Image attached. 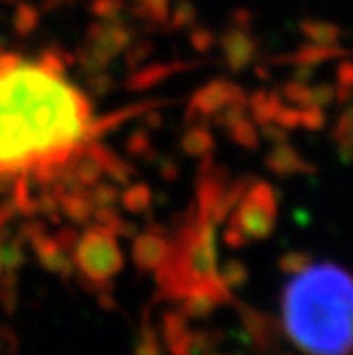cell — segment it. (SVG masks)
I'll return each mask as SVG.
<instances>
[{
    "mask_svg": "<svg viewBox=\"0 0 353 355\" xmlns=\"http://www.w3.org/2000/svg\"><path fill=\"white\" fill-rule=\"evenodd\" d=\"M87 96L35 60L0 51V181L47 177L94 139Z\"/></svg>",
    "mask_w": 353,
    "mask_h": 355,
    "instance_id": "6da1fadb",
    "label": "cell"
},
{
    "mask_svg": "<svg viewBox=\"0 0 353 355\" xmlns=\"http://www.w3.org/2000/svg\"><path fill=\"white\" fill-rule=\"evenodd\" d=\"M221 49H223V55H226V60L232 69L245 67L253 55V45H251L249 37H245L243 32H236V30L228 32V35L223 37Z\"/></svg>",
    "mask_w": 353,
    "mask_h": 355,
    "instance_id": "52a82bcc",
    "label": "cell"
},
{
    "mask_svg": "<svg viewBox=\"0 0 353 355\" xmlns=\"http://www.w3.org/2000/svg\"><path fill=\"white\" fill-rule=\"evenodd\" d=\"M234 94H236L234 85H230L226 81H213V83H209L207 87H203L200 92L194 94V98H191V109L205 111V113L215 111L221 105L230 103Z\"/></svg>",
    "mask_w": 353,
    "mask_h": 355,
    "instance_id": "5b68a950",
    "label": "cell"
},
{
    "mask_svg": "<svg viewBox=\"0 0 353 355\" xmlns=\"http://www.w3.org/2000/svg\"><path fill=\"white\" fill-rule=\"evenodd\" d=\"M135 41L132 28L119 17L115 19H94L85 28V45L109 53L113 60L123 53V49Z\"/></svg>",
    "mask_w": 353,
    "mask_h": 355,
    "instance_id": "3957f363",
    "label": "cell"
},
{
    "mask_svg": "<svg viewBox=\"0 0 353 355\" xmlns=\"http://www.w3.org/2000/svg\"><path fill=\"white\" fill-rule=\"evenodd\" d=\"M285 332L307 355L353 351V277L336 264L296 275L283 294Z\"/></svg>",
    "mask_w": 353,
    "mask_h": 355,
    "instance_id": "7a4b0ae2",
    "label": "cell"
},
{
    "mask_svg": "<svg viewBox=\"0 0 353 355\" xmlns=\"http://www.w3.org/2000/svg\"><path fill=\"white\" fill-rule=\"evenodd\" d=\"M37 62L41 64V67L53 75H60V77H67V71L71 64H75V55L64 51L60 47H47L39 53Z\"/></svg>",
    "mask_w": 353,
    "mask_h": 355,
    "instance_id": "9c48e42d",
    "label": "cell"
},
{
    "mask_svg": "<svg viewBox=\"0 0 353 355\" xmlns=\"http://www.w3.org/2000/svg\"><path fill=\"white\" fill-rule=\"evenodd\" d=\"M0 3H13V0H0Z\"/></svg>",
    "mask_w": 353,
    "mask_h": 355,
    "instance_id": "9a60e30c",
    "label": "cell"
},
{
    "mask_svg": "<svg viewBox=\"0 0 353 355\" xmlns=\"http://www.w3.org/2000/svg\"><path fill=\"white\" fill-rule=\"evenodd\" d=\"M87 9L94 19H115L126 11V0H92Z\"/></svg>",
    "mask_w": 353,
    "mask_h": 355,
    "instance_id": "7c38bea8",
    "label": "cell"
},
{
    "mask_svg": "<svg viewBox=\"0 0 353 355\" xmlns=\"http://www.w3.org/2000/svg\"><path fill=\"white\" fill-rule=\"evenodd\" d=\"M130 5H132V13L139 19L157 26H164L171 11V0H130Z\"/></svg>",
    "mask_w": 353,
    "mask_h": 355,
    "instance_id": "ba28073f",
    "label": "cell"
},
{
    "mask_svg": "<svg viewBox=\"0 0 353 355\" xmlns=\"http://www.w3.org/2000/svg\"><path fill=\"white\" fill-rule=\"evenodd\" d=\"M198 17V11L196 7L189 3V0H179L175 7H171L169 11V17H166V30L169 32H177V30H183V28H189L191 24L196 21Z\"/></svg>",
    "mask_w": 353,
    "mask_h": 355,
    "instance_id": "30bf717a",
    "label": "cell"
},
{
    "mask_svg": "<svg viewBox=\"0 0 353 355\" xmlns=\"http://www.w3.org/2000/svg\"><path fill=\"white\" fill-rule=\"evenodd\" d=\"M71 3H73V0H71Z\"/></svg>",
    "mask_w": 353,
    "mask_h": 355,
    "instance_id": "2e32d148",
    "label": "cell"
},
{
    "mask_svg": "<svg viewBox=\"0 0 353 355\" xmlns=\"http://www.w3.org/2000/svg\"><path fill=\"white\" fill-rule=\"evenodd\" d=\"M41 7L28 3V0H21V3L15 5L13 15H11V28L17 37L26 39L30 35H35L41 26Z\"/></svg>",
    "mask_w": 353,
    "mask_h": 355,
    "instance_id": "8992f818",
    "label": "cell"
},
{
    "mask_svg": "<svg viewBox=\"0 0 353 355\" xmlns=\"http://www.w3.org/2000/svg\"><path fill=\"white\" fill-rule=\"evenodd\" d=\"M183 69H189V64L187 62H181V60L147 62V64H143V67H139V69H135L130 73V77L126 79V87L132 89V92L149 89V87H155L157 83L171 79L173 75L181 73Z\"/></svg>",
    "mask_w": 353,
    "mask_h": 355,
    "instance_id": "277c9868",
    "label": "cell"
},
{
    "mask_svg": "<svg viewBox=\"0 0 353 355\" xmlns=\"http://www.w3.org/2000/svg\"><path fill=\"white\" fill-rule=\"evenodd\" d=\"M189 45L196 53H209L215 45V35L205 26H196L189 30Z\"/></svg>",
    "mask_w": 353,
    "mask_h": 355,
    "instance_id": "4fadbf2b",
    "label": "cell"
},
{
    "mask_svg": "<svg viewBox=\"0 0 353 355\" xmlns=\"http://www.w3.org/2000/svg\"><path fill=\"white\" fill-rule=\"evenodd\" d=\"M87 77V85L94 94H107L109 89H113V77L107 73V71H101V73H92V75H85Z\"/></svg>",
    "mask_w": 353,
    "mask_h": 355,
    "instance_id": "5bb4252c",
    "label": "cell"
},
{
    "mask_svg": "<svg viewBox=\"0 0 353 355\" xmlns=\"http://www.w3.org/2000/svg\"><path fill=\"white\" fill-rule=\"evenodd\" d=\"M153 51H155V43L151 39L132 41L123 49V62H126L128 71H135V69L143 67V64H147L149 58L153 55Z\"/></svg>",
    "mask_w": 353,
    "mask_h": 355,
    "instance_id": "8fae6325",
    "label": "cell"
}]
</instances>
